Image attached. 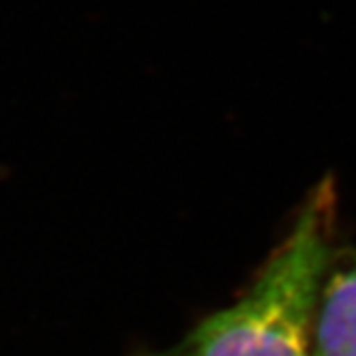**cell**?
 Returning <instances> with one entry per match:
<instances>
[{
    "label": "cell",
    "instance_id": "7a4b0ae2",
    "mask_svg": "<svg viewBox=\"0 0 356 356\" xmlns=\"http://www.w3.org/2000/svg\"><path fill=\"white\" fill-rule=\"evenodd\" d=\"M314 356H356V251L337 253L322 282Z\"/></svg>",
    "mask_w": 356,
    "mask_h": 356
},
{
    "label": "cell",
    "instance_id": "6da1fadb",
    "mask_svg": "<svg viewBox=\"0 0 356 356\" xmlns=\"http://www.w3.org/2000/svg\"><path fill=\"white\" fill-rule=\"evenodd\" d=\"M337 189L320 181L290 230L230 305L202 318L176 346L136 356H314V316L337 256Z\"/></svg>",
    "mask_w": 356,
    "mask_h": 356
}]
</instances>
